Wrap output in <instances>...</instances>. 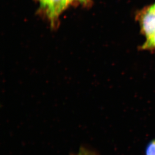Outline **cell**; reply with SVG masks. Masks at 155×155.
<instances>
[{
	"label": "cell",
	"mask_w": 155,
	"mask_h": 155,
	"mask_svg": "<svg viewBox=\"0 0 155 155\" xmlns=\"http://www.w3.org/2000/svg\"><path fill=\"white\" fill-rule=\"evenodd\" d=\"M149 9H150V10H151V11H152L155 14V4L153 5L152 7L150 8Z\"/></svg>",
	"instance_id": "cell-6"
},
{
	"label": "cell",
	"mask_w": 155,
	"mask_h": 155,
	"mask_svg": "<svg viewBox=\"0 0 155 155\" xmlns=\"http://www.w3.org/2000/svg\"><path fill=\"white\" fill-rule=\"evenodd\" d=\"M71 1H72V0H69V2H70Z\"/></svg>",
	"instance_id": "cell-7"
},
{
	"label": "cell",
	"mask_w": 155,
	"mask_h": 155,
	"mask_svg": "<svg viewBox=\"0 0 155 155\" xmlns=\"http://www.w3.org/2000/svg\"><path fill=\"white\" fill-rule=\"evenodd\" d=\"M146 155H155V140L150 142L147 147Z\"/></svg>",
	"instance_id": "cell-4"
},
{
	"label": "cell",
	"mask_w": 155,
	"mask_h": 155,
	"mask_svg": "<svg viewBox=\"0 0 155 155\" xmlns=\"http://www.w3.org/2000/svg\"><path fill=\"white\" fill-rule=\"evenodd\" d=\"M141 31L147 39L149 38L155 33V14L148 9L143 11L140 16Z\"/></svg>",
	"instance_id": "cell-1"
},
{
	"label": "cell",
	"mask_w": 155,
	"mask_h": 155,
	"mask_svg": "<svg viewBox=\"0 0 155 155\" xmlns=\"http://www.w3.org/2000/svg\"><path fill=\"white\" fill-rule=\"evenodd\" d=\"M45 8L49 16L54 20L69 3V0H40Z\"/></svg>",
	"instance_id": "cell-2"
},
{
	"label": "cell",
	"mask_w": 155,
	"mask_h": 155,
	"mask_svg": "<svg viewBox=\"0 0 155 155\" xmlns=\"http://www.w3.org/2000/svg\"><path fill=\"white\" fill-rule=\"evenodd\" d=\"M143 49H155V33L152 36L147 40L146 42L143 44Z\"/></svg>",
	"instance_id": "cell-3"
},
{
	"label": "cell",
	"mask_w": 155,
	"mask_h": 155,
	"mask_svg": "<svg viewBox=\"0 0 155 155\" xmlns=\"http://www.w3.org/2000/svg\"><path fill=\"white\" fill-rule=\"evenodd\" d=\"M75 155H97V153L92 151L91 150L89 149L88 148L85 147H81L80 148L79 151L78 153H76Z\"/></svg>",
	"instance_id": "cell-5"
}]
</instances>
